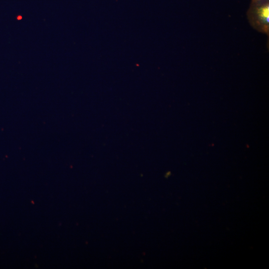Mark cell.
Instances as JSON below:
<instances>
[{"mask_svg": "<svg viewBox=\"0 0 269 269\" xmlns=\"http://www.w3.org/2000/svg\"><path fill=\"white\" fill-rule=\"evenodd\" d=\"M248 20L256 30L269 35V0H252L247 12Z\"/></svg>", "mask_w": 269, "mask_h": 269, "instance_id": "cell-1", "label": "cell"}]
</instances>
